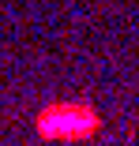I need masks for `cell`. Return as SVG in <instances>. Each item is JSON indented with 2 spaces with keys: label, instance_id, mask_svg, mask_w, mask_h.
Instances as JSON below:
<instances>
[{
  "label": "cell",
  "instance_id": "6da1fadb",
  "mask_svg": "<svg viewBox=\"0 0 139 146\" xmlns=\"http://www.w3.org/2000/svg\"><path fill=\"white\" fill-rule=\"evenodd\" d=\"M34 131L45 142H83L102 131V116L87 101H53L38 112Z\"/></svg>",
  "mask_w": 139,
  "mask_h": 146
}]
</instances>
